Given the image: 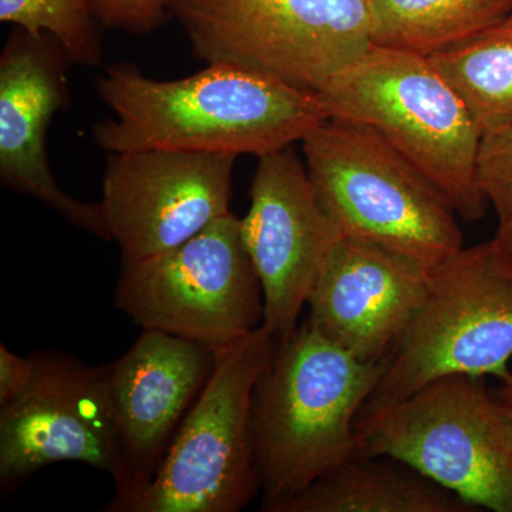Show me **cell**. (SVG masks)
<instances>
[{
	"label": "cell",
	"instance_id": "cell-1",
	"mask_svg": "<svg viewBox=\"0 0 512 512\" xmlns=\"http://www.w3.org/2000/svg\"><path fill=\"white\" fill-rule=\"evenodd\" d=\"M114 119L93 127L107 153L167 150L262 157L292 147L326 120L318 94L227 63L177 80L147 77L133 63L96 80Z\"/></svg>",
	"mask_w": 512,
	"mask_h": 512
},
{
	"label": "cell",
	"instance_id": "cell-2",
	"mask_svg": "<svg viewBox=\"0 0 512 512\" xmlns=\"http://www.w3.org/2000/svg\"><path fill=\"white\" fill-rule=\"evenodd\" d=\"M386 369L360 362L308 322L278 339L255 387L262 511L271 512L356 456V423Z\"/></svg>",
	"mask_w": 512,
	"mask_h": 512
},
{
	"label": "cell",
	"instance_id": "cell-3",
	"mask_svg": "<svg viewBox=\"0 0 512 512\" xmlns=\"http://www.w3.org/2000/svg\"><path fill=\"white\" fill-rule=\"evenodd\" d=\"M326 119L375 128L436 185L458 217L487 214L477 181L481 134L430 57L372 46L318 94Z\"/></svg>",
	"mask_w": 512,
	"mask_h": 512
},
{
	"label": "cell",
	"instance_id": "cell-4",
	"mask_svg": "<svg viewBox=\"0 0 512 512\" xmlns=\"http://www.w3.org/2000/svg\"><path fill=\"white\" fill-rule=\"evenodd\" d=\"M313 190L343 234L433 271L463 245L443 192L375 128L326 119L302 140Z\"/></svg>",
	"mask_w": 512,
	"mask_h": 512
},
{
	"label": "cell",
	"instance_id": "cell-5",
	"mask_svg": "<svg viewBox=\"0 0 512 512\" xmlns=\"http://www.w3.org/2000/svg\"><path fill=\"white\" fill-rule=\"evenodd\" d=\"M355 457L402 461L474 508L512 512V433L484 377L448 375L363 407Z\"/></svg>",
	"mask_w": 512,
	"mask_h": 512
},
{
	"label": "cell",
	"instance_id": "cell-6",
	"mask_svg": "<svg viewBox=\"0 0 512 512\" xmlns=\"http://www.w3.org/2000/svg\"><path fill=\"white\" fill-rule=\"evenodd\" d=\"M192 53L319 94L373 46L363 0H165Z\"/></svg>",
	"mask_w": 512,
	"mask_h": 512
},
{
	"label": "cell",
	"instance_id": "cell-7",
	"mask_svg": "<svg viewBox=\"0 0 512 512\" xmlns=\"http://www.w3.org/2000/svg\"><path fill=\"white\" fill-rule=\"evenodd\" d=\"M276 342L261 326L215 353L207 383L131 512H239L261 494L252 407Z\"/></svg>",
	"mask_w": 512,
	"mask_h": 512
},
{
	"label": "cell",
	"instance_id": "cell-8",
	"mask_svg": "<svg viewBox=\"0 0 512 512\" xmlns=\"http://www.w3.org/2000/svg\"><path fill=\"white\" fill-rule=\"evenodd\" d=\"M512 278L491 241L430 271L426 301L386 356L365 406L394 402L448 375L512 380Z\"/></svg>",
	"mask_w": 512,
	"mask_h": 512
},
{
	"label": "cell",
	"instance_id": "cell-9",
	"mask_svg": "<svg viewBox=\"0 0 512 512\" xmlns=\"http://www.w3.org/2000/svg\"><path fill=\"white\" fill-rule=\"evenodd\" d=\"M114 303L134 325L217 353L264 325L261 281L229 212L161 254L121 265Z\"/></svg>",
	"mask_w": 512,
	"mask_h": 512
},
{
	"label": "cell",
	"instance_id": "cell-10",
	"mask_svg": "<svg viewBox=\"0 0 512 512\" xmlns=\"http://www.w3.org/2000/svg\"><path fill=\"white\" fill-rule=\"evenodd\" d=\"M25 393L0 409V483L3 490L50 464L82 463L109 474L126 497L128 473L111 402L109 366H89L57 350L32 355Z\"/></svg>",
	"mask_w": 512,
	"mask_h": 512
},
{
	"label": "cell",
	"instance_id": "cell-11",
	"mask_svg": "<svg viewBox=\"0 0 512 512\" xmlns=\"http://www.w3.org/2000/svg\"><path fill=\"white\" fill-rule=\"evenodd\" d=\"M237 158L167 150L110 153L100 204L121 265L178 247L228 215Z\"/></svg>",
	"mask_w": 512,
	"mask_h": 512
},
{
	"label": "cell",
	"instance_id": "cell-12",
	"mask_svg": "<svg viewBox=\"0 0 512 512\" xmlns=\"http://www.w3.org/2000/svg\"><path fill=\"white\" fill-rule=\"evenodd\" d=\"M242 238L264 293V328L288 336L342 229L323 210L292 147L258 158Z\"/></svg>",
	"mask_w": 512,
	"mask_h": 512
},
{
	"label": "cell",
	"instance_id": "cell-13",
	"mask_svg": "<svg viewBox=\"0 0 512 512\" xmlns=\"http://www.w3.org/2000/svg\"><path fill=\"white\" fill-rule=\"evenodd\" d=\"M73 62L55 37L25 29L9 33L0 56V181L8 190L45 204L63 221L111 241L100 202H83L57 183L46 153V133L70 104Z\"/></svg>",
	"mask_w": 512,
	"mask_h": 512
},
{
	"label": "cell",
	"instance_id": "cell-14",
	"mask_svg": "<svg viewBox=\"0 0 512 512\" xmlns=\"http://www.w3.org/2000/svg\"><path fill=\"white\" fill-rule=\"evenodd\" d=\"M215 352L160 330H143L109 365V386L128 491L109 512H131L156 476L185 414L214 369Z\"/></svg>",
	"mask_w": 512,
	"mask_h": 512
},
{
	"label": "cell",
	"instance_id": "cell-15",
	"mask_svg": "<svg viewBox=\"0 0 512 512\" xmlns=\"http://www.w3.org/2000/svg\"><path fill=\"white\" fill-rule=\"evenodd\" d=\"M430 289V271L373 242L345 235L320 272L306 322L360 362H382Z\"/></svg>",
	"mask_w": 512,
	"mask_h": 512
},
{
	"label": "cell",
	"instance_id": "cell-16",
	"mask_svg": "<svg viewBox=\"0 0 512 512\" xmlns=\"http://www.w3.org/2000/svg\"><path fill=\"white\" fill-rule=\"evenodd\" d=\"M473 505L387 456L352 457L271 512H473Z\"/></svg>",
	"mask_w": 512,
	"mask_h": 512
},
{
	"label": "cell",
	"instance_id": "cell-17",
	"mask_svg": "<svg viewBox=\"0 0 512 512\" xmlns=\"http://www.w3.org/2000/svg\"><path fill=\"white\" fill-rule=\"evenodd\" d=\"M373 46L433 56L501 25L512 0H363Z\"/></svg>",
	"mask_w": 512,
	"mask_h": 512
},
{
	"label": "cell",
	"instance_id": "cell-18",
	"mask_svg": "<svg viewBox=\"0 0 512 512\" xmlns=\"http://www.w3.org/2000/svg\"><path fill=\"white\" fill-rule=\"evenodd\" d=\"M473 114L481 134L512 124V16L430 56Z\"/></svg>",
	"mask_w": 512,
	"mask_h": 512
},
{
	"label": "cell",
	"instance_id": "cell-19",
	"mask_svg": "<svg viewBox=\"0 0 512 512\" xmlns=\"http://www.w3.org/2000/svg\"><path fill=\"white\" fill-rule=\"evenodd\" d=\"M0 20L35 36L55 37L73 64L99 67L103 62V26L89 0H0Z\"/></svg>",
	"mask_w": 512,
	"mask_h": 512
},
{
	"label": "cell",
	"instance_id": "cell-20",
	"mask_svg": "<svg viewBox=\"0 0 512 512\" xmlns=\"http://www.w3.org/2000/svg\"><path fill=\"white\" fill-rule=\"evenodd\" d=\"M477 181L498 220L512 221V124L481 136Z\"/></svg>",
	"mask_w": 512,
	"mask_h": 512
},
{
	"label": "cell",
	"instance_id": "cell-21",
	"mask_svg": "<svg viewBox=\"0 0 512 512\" xmlns=\"http://www.w3.org/2000/svg\"><path fill=\"white\" fill-rule=\"evenodd\" d=\"M90 9L103 29L148 36L168 20L165 0H89Z\"/></svg>",
	"mask_w": 512,
	"mask_h": 512
},
{
	"label": "cell",
	"instance_id": "cell-22",
	"mask_svg": "<svg viewBox=\"0 0 512 512\" xmlns=\"http://www.w3.org/2000/svg\"><path fill=\"white\" fill-rule=\"evenodd\" d=\"M32 356L16 355L5 346L0 345V409L18 400L28 389L33 377Z\"/></svg>",
	"mask_w": 512,
	"mask_h": 512
},
{
	"label": "cell",
	"instance_id": "cell-23",
	"mask_svg": "<svg viewBox=\"0 0 512 512\" xmlns=\"http://www.w3.org/2000/svg\"><path fill=\"white\" fill-rule=\"evenodd\" d=\"M491 244L498 262L512 278V221L500 222Z\"/></svg>",
	"mask_w": 512,
	"mask_h": 512
},
{
	"label": "cell",
	"instance_id": "cell-24",
	"mask_svg": "<svg viewBox=\"0 0 512 512\" xmlns=\"http://www.w3.org/2000/svg\"><path fill=\"white\" fill-rule=\"evenodd\" d=\"M497 397L503 403L512 404V380L508 383H504V386L498 390Z\"/></svg>",
	"mask_w": 512,
	"mask_h": 512
},
{
	"label": "cell",
	"instance_id": "cell-25",
	"mask_svg": "<svg viewBox=\"0 0 512 512\" xmlns=\"http://www.w3.org/2000/svg\"><path fill=\"white\" fill-rule=\"evenodd\" d=\"M503 404H504L505 416H507L508 424H510V429H511V433H512V404H507V403H503Z\"/></svg>",
	"mask_w": 512,
	"mask_h": 512
},
{
	"label": "cell",
	"instance_id": "cell-26",
	"mask_svg": "<svg viewBox=\"0 0 512 512\" xmlns=\"http://www.w3.org/2000/svg\"><path fill=\"white\" fill-rule=\"evenodd\" d=\"M512 16V15H511Z\"/></svg>",
	"mask_w": 512,
	"mask_h": 512
}]
</instances>
